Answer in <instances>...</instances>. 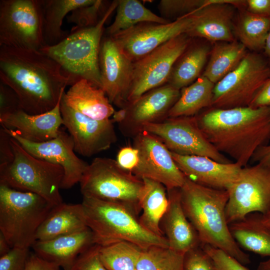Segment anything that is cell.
I'll use <instances>...</instances> for the list:
<instances>
[{
  "label": "cell",
  "instance_id": "cell-1",
  "mask_svg": "<svg viewBox=\"0 0 270 270\" xmlns=\"http://www.w3.org/2000/svg\"><path fill=\"white\" fill-rule=\"evenodd\" d=\"M77 81L40 50L0 46V82L16 92L29 114L52 109L66 87Z\"/></svg>",
  "mask_w": 270,
  "mask_h": 270
},
{
  "label": "cell",
  "instance_id": "cell-2",
  "mask_svg": "<svg viewBox=\"0 0 270 270\" xmlns=\"http://www.w3.org/2000/svg\"><path fill=\"white\" fill-rule=\"evenodd\" d=\"M270 107L214 108L196 116L200 129L214 146L242 168L256 150L270 139Z\"/></svg>",
  "mask_w": 270,
  "mask_h": 270
},
{
  "label": "cell",
  "instance_id": "cell-3",
  "mask_svg": "<svg viewBox=\"0 0 270 270\" xmlns=\"http://www.w3.org/2000/svg\"><path fill=\"white\" fill-rule=\"evenodd\" d=\"M184 212L197 232L202 245L220 249L244 265L250 262L231 234L226 218V190L197 184L186 177L180 188Z\"/></svg>",
  "mask_w": 270,
  "mask_h": 270
},
{
  "label": "cell",
  "instance_id": "cell-4",
  "mask_svg": "<svg viewBox=\"0 0 270 270\" xmlns=\"http://www.w3.org/2000/svg\"><path fill=\"white\" fill-rule=\"evenodd\" d=\"M81 204L94 244L104 246L126 242L142 250L154 246L169 247L164 236H156L145 228L138 215L124 204L86 196H82Z\"/></svg>",
  "mask_w": 270,
  "mask_h": 270
},
{
  "label": "cell",
  "instance_id": "cell-5",
  "mask_svg": "<svg viewBox=\"0 0 270 270\" xmlns=\"http://www.w3.org/2000/svg\"><path fill=\"white\" fill-rule=\"evenodd\" d=\"M118 4V0L111 2L96 26L70 32L58 44L44 46L40 50L56 61L66 74L101 88L99 56L104 26Z\"/></svg>",
  "mask_w": 270,
  "mask_h": 270
},
{
  "label": "cell",
  "instance_id": "cell-6",
  "mask_svg": "<svg viewBox=\"0 0 270 270\" xmlns=\"http://www.w3.org/2000/svg\"><path fill=\"white\" fill-rule=\"evenodd\" d=\"M54 206L36 194L0 184V232L12 248H30Z\"/></svg>",
  "mask_w": 270,
  "mask_h": 270
},
{
  "label": "cell",
  "instance_id": "cell-7",
  "mask_svg": "<svg viewBox=\"0 0 270 270\" xmlns=\"http://www.w3.org/2000/svg\"><path fill=\"white\" fill-rule=\"evenodd\" d=\"M10 144L14 158L11 162L0 166V184L36 194L54 205L63 202L60 192L63 168L34 156L12 137Z\"/></svg>",
  "mask_w": 270,
  "mask_h": 270
},
{
  "label": "cell",
  "instance_id": "cell-8",
  "mask_svg": "<svg viewBox=\"0 0 270 270\" xmlns=\"http://www.w3.org/2000/svg\"><path fill=\"white\" fill-rule=\"evenodd\" d=\"M82 196L124 204L138 215L143 180L122 168L116 160L96 158L89 164L80 182Z\"/></svg>",
  "mask_w": 270,
  "mask_h": 270
},
{
  "label": "cell",
  "instance_id": "cell-9",
  "mask_svg": "<svg viewBox=\"0 0 270 270\" xmlns=\"http://www.w3.org/2000/svg\"><path fill=\"white\" fill-rule=\"evenodd\" d=\"M43 18L42 0H0V46L40 50Z\"/></svg>",
  "mask_w": 270,
  "mask_h": 270
},
{
  "label": "cell",
  "instance_id": "cell-10",
  "mask_svg": "<svg viewBox=\"0 0 270 270\" xmlns=\"http://www.w3.org/2000/svg\"><path fill=\"white\" fill-rule=\"evenodd\" d=\"M270 76V67L259 54L247 53L239 65L215 84L212 108L248 106Z\"/></svg>",
  "mask_w": 270,
  "mask_h": 270
},
{
  "label": "cell",
  "instance_id": "cell-11",
  "mask_svg": "<svg viewBox=\"0 0 270 270\" xmlns=\"http://www.w3.org/2000/svg\"><path fill=\"white\" fill-rule=\"evenodd\" d=\"M191 42L192 38L182 34L133 62L127 105L148 91L168 84L175 62Z\"/></svg>",
  "mask_w": 270,
  "mask_h": 270
},
{
  "label": "cell",
  "instance_id": "cell-12",
  "mask_svg": "<svg viewBox=\"0 0 270 270\" xmlns=\"http://www.w3.org/2000/svg\"><path fill=\"white\" fill-rule=\"evenodd\" d=\"M226 190L228 224L252 213L266 214L270 210V168L258 164L242 168Z\"/></svg>",
  "mask_w": 270,
  "mask_h": 270
},
{
  "label": "cell",
  "instance_id": "cell-13",
  "mask_svg": "<svg viewBox=\"0 0 270 270\" xmlns=\"http://www.w3.org/2000/svg\"><path fill=\"white\" fill-rule=\"evenodd\" d=\"M143 131L158 138L172 152L182 156H206L222 163L231 161L207 140L196 116L168 118L144 126Z\"/></svg>",
  "mask_w": 270,
  "mask_h": 270
},
{
  "label": "cell",
  "instance_id": "cell-14",
  "mask_svg": "<svg viewBox=\"0 0 270 270\" xmlns=\"http://www.w3.org/2000/svg\"><path fill=\"white\" fill-rule=\"evenodd\" d=\"M139 152V162L132 172L142 179L149 178L170 190L180 188L186 176L176 166L170 151L156 136L143 131L133 138Z\"/></svg>",
  "mask_w": 270,
  "mask_h": 270
},
{
  "label": "cell",
  "instance_id": "cell-15",
  "mask_svg": "<svg viewBox=\"0 0 270 270\" xmlns=\"http://www.w3.org/2000/svg\"><path fill=\"white\" fill-rule=\"evenodd\" d=\"M192 13L164 24L141 23L111 36L134 62L170 40L186 34L192 24Z\"/></svg>",
  "mask_w": 270,
  "mask_h": 270
},
{
  "label": "cell",
  "instance_id": "cell-16",
  "mask_svg": "<svg viewBox=\"0 0 270 270\" xmlns=\"http://www.w3.org/2000/svg\"><path fill=\"white\" fill-rule=\"evenodd\" d=\"M2 128L34 156L63 168L64 176L61 189H69L80 182L89 164L75 154L74 142L69 134L60 130L56 138L35 142L24 139L12 130Z\"/></svg>",
  "mask_w": 270,
  "mask_h": 270
},
{
  "label": "cell",
  "instance_id": "cell-17",
  "mask_svg": "<svg viewBox=\"0 0 270 270\" xmlns=\"http://www.w3.org/2000/svg\"><path fill=\"white\" fill-rule=\"evenodd\" d=\"M60 112L62 124L73 140L74 152L80 155L92 156L109 149L117 141L112 118L92 119L68 106L62 98Z\"/></svg>",
  "mask_w": 270,
  "mask_h": 270
},
{
  "label": "cell",
  "instance_id": "cell-18",
  "mask_svg": "<svg viewBox=\"0 0 270 270\" xmlns=\"http://www.w3.org/2000/svg\"><path fill=\"white\" fill-rule=\"evenodd\" d=\"M180 94V90L168 84L144 93L125 106L126 118L118 124L120 132L134 138L143 132L144 126L164 120Z\"/></svg>",
  "mask_w": 270,
  "mask_h": 270
},
{
  "label": "cell",
  "instance_id": "cell-19",
  "mask_svg": "<svg viewBox=\"0 0 270 270\" xmlns=\"http://www.w3.org/2000/svg\"><path fill=\"white\" fill-rule=\"evenodd\" d=\"M101 88L112 104L120 108L127 105L133 62L120 49L111 36L102 38L99 56Z\"/></svg>",
  "mask_w": 270,
  "mask_h": 270
},
{
  "label": "cell",
  "instance_id": "cell-20",
  "mask_svg": "<svg viewBox=\"0 0 270 270\" xmlns=\"http://www.w3.org/2000/svg\"><path fill=\"white\" fill-rule=\"evenodd\" d=\"M246 0H212L192 13V24L186 34L215 42L236 41L232 32L234 6H246Z\"/></svg>",
  "mask_w": 270,
  "mask_h": 270
},
{
  "label": "cell",
  "instance_id": "cell-21",
  "mask_svg": "<svg viewBox=\"0 0 270 270\" xmlns=\"http://www.w3.org/2000/svg\"><path fill=\"white\" fill-rule=\"evenodd\" d=\"M171 153L176 166L187 178L216 189L227 190L237 179L242 168L236 162L222 163L206 156Z\"/></svg>",
  "mask_w": 270,
  "mask_h": 270
},
{
  "label": "cell",
  "instance_id": "cell-22",
  "mask_svg": "<svg viewBox=\"0 0 270 270\" xmlns=\"http://www.w3.org/2000/svg\"><path fill=\"white\" fill-rule=\"evenodd\" d=\"M62 96L56 106L47 112L30 114L19 110L0 116V124L30 142H41L54 138L58 136L63 124L60 112Z\"/></svg>",
  "mask_w": 270,
  "mask_h": 270
},
{
  "label": "cell",
  "instance_id": "cell-23",
  "mask_svg": "<svg viewBox=\"0 0 270 270\" xmlns=\"http://www.w3.org/2000/svg\"><path fill=\"white\" fill-rule=\"evenodd\" d=\"M168 206L160 226L172 250L185 254L201 246L196 230L187 218L182 204L180 188L167 190Z\"/></svg>",
  "mask_w": 270,
  "mask_h": 270
},
{
  "label": "cell",
  "instance_id": "cell-24",
  "mask_svg": "<svg viewBox=\"0 0 270 270\" xmlns=\"http://www.w3.org/2000/svg\"><path fill=\"white\" fill-rule=\"evenodd\" d=\"M94 244L91 230L87 228L46 240H36L32 248L42 259L64 270H72L78 256Z\"/></svg>",
  "mask_w": 270,
  "mask_h": 270
},
{
  "label": "cell",
  "instance_id": "cell-25",
  "mask_svg": "<svg viewBox=\"0 0 270 270\" xmlns=\"http://www.w3.org/2000/svg\"><path fill=\"white\" fill-rule=\"evenodd\" d=\"M62 100L70 108L92 119H110L115 110L104 90L81 78L64 92Z\"/></svg>",
  "mask_w": 270,
  "mask_h": 270
},
{
  "label": "cell",
  "instance_id": "cell-26",
  "mask_svg": "<svg viewBox=\"0 0 270 270\" xmlns=\"http://www.w3.org/2000/svg\"><path fill=\"white\" fill-rule=\"evenodd\" d=\"M88 228L82 204L62 202L54 206L42 223L36 234V240H46Z\"/></svg>",
  "mask_w": 270,
  "mask_h": 270
},
{
  "label": "cell",
  "instance_id": "cell-27",
  "mask_svg": "<svg viewBox=\"0 0 270 270\" xmlns=\"http://www.w3.org/2000/svg\"><path fill=\"white\" fill-rule=\"evenodd\" d=\"M232 236L245 250L270 258V227L262 220V214L252 213L229 224Z\"/></svg>",
  "mask_w": 270,
  "mask_h": 270
},
{
  "label": "cell",
  "instance_id": "cell-28",
  "mask_svg": "<svg viewBox=\"0 0 270 270\" xmlns=\"http://www.w3.org/2000/svg\"><path fill=\"white\" fill-rule=\"evenodd\" d=\"M142 180L144 186L140 198L142 214L140 222L152 233L164 236L160 224L168 206L167 190L158 182L146 178Z\"/></svg>",
  "mask_w": 270,
  "mask_h": 270
},
{
  "label": "cell",
  "instance_id": "cell-29",
  "mask_svg": "<svg viewBox=\"0 0 270 270\" xmlns=\"http://www.w3.org/2000/svg\"><path fill=\"white\" fill-rule=\"evenodd\" d=\"M96 0H42L44 46L56 44L69 34L62 29L64 18L76 8L94 4Z\"/></svg>",
  "mask_w": 270,
  "mask_h": 270
},
{
  "label": "cell",
  "instance_id": "cell-30",
  "mask_svg": "<svg viewBox=\"0 0 270 270\" xmlns=\"http://www.w3.org/2000/svg\"><path fill=\"white\" fill-rule=\"evenodd\" d=\"M215 84L202 76L180 90L179 98L170 110L168 118L192 116L212 107Z\"/></svg>",
  "mask_w": 270,
  "mask_h": 270
},
{
  "label": "cell",
  "instance_id": "cell-31",
  "mask_svg": "<svg viewBox=\"0 0 270 270\" xmlns=\"http://www.w3.org/2000/svg\"><path fill=\"white\" fill-rule=\"evenodd\" d=\"M208 54L206 46L192 42L175 62L168 84L181 90L194 82L200 78Z\"/></svg>",
  "mask_w": 270,
  "mask_h": 270
},
{
  "label": "cell",
  "instance_id": "cell-32",
  "mask_svg": "<svg viewBox=\"0 0 270 270\" xmlns=\"http://www.w3.org/2000/svg\"><path fill=\"white\" fill-rule=\"evenodd\" d=\"M246 48L236 41L216 42L202 76L216 84L239 65L247 54Z\"/></svg>",
  "mask_w": 270,
  "mask_h": 270
},
{
  "label": "cell",
  "instance_id": "cell-33",
  "mask_svg": "<svg viewBox=\"0 0 270 270\" xmlns=\"http://www.w3.org/2000/svg\"><path fill=\"white\" fill-rule=\"evenodd\" d=\"M116 10L115 19L106 29V36H114L141 23L164 24L171 22L156 15L138 0H118Z\"/></svg>",
  "mask_w": 270,
  "mask_h": 270
},
{
  "label": "cell",
  "instance_id": "cell-34",
  "mask_svg": "<svg viewBox=\"0 0 270 270\" xmlns=\"http://www.w3.org/2000/svg\"><path fill=\"white\" fill-rule=\"evenodd\" d=\"M234 30L240 42L246 48L260 50L264 48L270 31V18L244 12L239 18Z\"/></svg>",
  "mask_w": 270,
  "mask_h": 270
},
{
  "label": "cell",
  "instance_id": "cell-35",
  "mask_svg": "<svg viewBox=\"0 0 270 270\" xmlns=\"http://www.w3.org/2000/svg\"><path fill=\"white\" fill-rule=\"evenodd\" d=\"M184 254L169 247L152 246L142 250L136 268L138 270H184Z\"/></svg>",
  "mask_w": 270,
  "mask_h": 270
},
{
  "label": "cell",
  "instance_id": "cell-36",
  "mask_svg": "<svg viewBox=\"0 0 270 270\" xmlns=\"http://www.w3.org/2000/svg\"><path fill=\"white\" fill-rule=\"evenodd\" d=\"M142 250L136 244L120 242L100 246V253L108 270H138L136 264Z\"/></svg>",
  "mask_w": 270,
  "mask_h": 270
},
{
  "label": "cell",
  "instance_id": "cell-37",
  "mask_svg": "<svg viewBox=\"0 0 270 270\" xmlns=\"http://www.w3.org/2000/svg\"><path fill=\"white\" fill-rule=\"evenodd\" d=\"M106 2L96 0L92 4L76 8L71 12L66 17L67 22L76 26L70 32L96 26L108 8H106Z\"/></svg>",
  "mask_w": 270,
  "mask_h": 270
},
{
  "label": "cell",
  "instance_id": "cell-38",
  "mask_svg": "<svg viewBox=\"0 0 270 270\" xmlns=\"http://www.w3.org/2000/svg\"><path fill=\"white\" fill-rule=\"evenodd\" d=\"M212 3V0H162L158 8L162 18L176 20Z\"/></svg>",
  "mask_w": 270,
  "mask_h": 270
},
{
  "label": "cell",
  "instance_id": "cell-39",
  "mask_svg": "<svg viewBox=\"0 0 270 270\" xmlns=\"http://www.w3.org/2000/svg\"><path fill=\"white\" fill-rule=\"evenodd\" d=\"M184 270H216L214 262L202 246L192 248L184 254Z\"/></svg>",
  "mask_w": 270,
  "mask_h": 270
},
{
  "label": "cell",
  "instance_id": "cell-40",
  "mask_svg": "<svg viewBox=\"0 0 270 270\" xmlns=\"http://www.w3.org/2000/svg\"><path fill=\"white\" fill-rule=\"evenodd\" d=\"M100 246L94 244L78 258L72 270H108L100 256Z\"/></svg>",
  "mask_w": 270,
  "mask_h": 270
},
{
  "label": "cell",
  "instance_id": "cell-41",
  "mask_svg": "<svg viewBox=\"0 0 270 270\" xmlns=\"http://www.w3.org/2000/svg\"><path fill=\"white\" fill-rule=\"evenodd\" d=\"M30 254L29 248H12L0 256V270H25Z\"/></svg>",
  "mask_w": 270,
  "mask_h": 270
},
{
  "label": "cell",
  "instance_id": "cell-42",
  "mask_svg": "<svg viewBox=\"0 0 270 270\" xmlns=\"http://www.w3.org/2000/svg\"><path fill=\"white\" fill-rule=\"evenodd\" d=\"M213 260L216 270H249L224 252L208 244L202 246Z\"/></svg>",
  "mask_w": 270,
  "mask_h": 270
},
{
  "label": "cell",
  "instance_id": "cell-43",
  "mask_svg": "<svg viewBox=\"0 0 270 270\" xmlns=\"http://www.w3.org/2000/svg\"><path fill=\"white\" fill-rule=\"evenodd\" d=\"M19 110L22 109L16 92L9 86L0 82V116Z\"/></svg>",
  "mask_w": 270,
  "mask_h": 270
},
{
  "label": "cell",
  "instance_id": "cell-44",
  "mask_svg": "<svg viewBox=\"0 0 270 270\" xmlns=\"http://www.w3.org/2000/svg\"><path fill=\"white\" fill-rule=\"evenodd\" d=\"M139 159L138 150L134 146H126L118 150L116 160L122 168L132 172L137 166Z\"/></svg>",
  "mask_w": 270,
  "mask_h": 270
},
{
  "label": "cell",
  "instance_id": "cell-45",
  "mask_svg": "<svg viewBox=\"0 0 270 270\" xmlns=\"http://www.w3.org/2000/svg\"><path fill=\"white\" fill-rule=\"evenodd\" d=\"M11 136L1 127L0 129V166L11 162L14 158L10 144Z\"/></svg>",
  "mask_w": 270,
  "mask_h": 270
},
{
  "label": "cell",
  "instance_id": "cell-46",
  "mask_svg": "<svg viewBox=\"0 0 270 270\" xmlns=\"http://www.w3.org/2000/svg\"><path fill=\"white\" fill-rule=\"evenodd\" d=\"M248 106L254 108L270 107V76L256 92Z\"/></svg>",
  "mask_w": 270,
  "mask_h": 270
},
{
  "label": "cell",
  "instance_id": "cell-47",
  "mask_svg": "<svg viewBox=\"0 0 270 270\" xmlns=\"http://www.w3.org/2000/svg\"><path fill=\"white\" fill-rule=\"evenodd\" d=\"M58 264L46 261L34 253L30 254L25 270H60Z\"/></svg>",
  "mask_w": 270,
  "mask_h": 270
},
{
  "label": "cell",
  "instance_id": "cell-48",
  "mask_svg": "<svg viewBox=\"0 0 270 270\" xmlns=\"http://www.w3.org/2000/svg\"><path fill=\"white\" fill-rule=\"evenodd\" d=\"M246 6L250 12L270 18V0H248Z\"/></svg>",
  "mask_w": 270,
  "mask_h": 270
},
{
  "label": "cell",
  "instance_id": "cell-49",
  "mask_svg": "<svg viewBox=\"0 0 270 270\" xmlns=\"http://www.w3.org/2000/svg\"><path fill=\"white\" fill-rule=\"evenodd\" d=\"M250 162L270 168V144H264L260 146Z\"/></svg>",
  "mask_w": 270,
  "mask_h": 270
},
{
  "label": "cell",
  "instance_id": "cell-50",
  "mask_svg": "<svg viewBox=\"0 0 270 270\" xmlns=\"http://www.w3.org/2000/svg\"><path fill=\"white\" fill-rule=\"evenodd\" d=\"M126 110L125 107L120 108L118 110H115L112 120L114 122H116L118 124L122 123L126 118Z\"/></svg>",
  "mask_w": 270,
  "mask_h": 270
},
{
  "label": "cell",
  "instance_id": "cell-51",
  "mask_svg": "<svg viewBox=\"0 0 270 270\" xmlns=\"http://www.w3.org/2000/svg\"><path fill=\"white\" fill-rule=\"evenodd\" d=\"M11 248L6 238L0 232V256L8 253Z\"/></svg>",
  "mask_w": 270,
  "mask_h": 270
},
{
  "label": "cell",
  "instance_id": "cell-52",
  "mask_svg": "<svg viewBox=\"0 0 270 270\" xmlns=\"http://www.w3.org/2000/svg\"><path fill=\"white\" fill-rule=\"evenodd\" d=\"M256 270H270V258L259 263Z\"/></svg>",
  "mask_w": 270,
  "mask_h": 270
},
{
  "label": "cell",
  "instance_id": "cell-53",
  "mask_svg": "<svg viewBox=\"0 0 270 270\" xmlns=\"http://www.w3.org/2000/svg\"><path fill=\"white\" fill-rule=\"evenodd\" d=\"M264 49L266 56L270 59V31L267 36Z\"/></svg>",
  "mask_w": 270,
  "mask_h": 270
},
{
  "label": "cell",
  "instance_id": "cell-54",
  "mask_svg": "<svg viewBox=\"0 0 270 270\" xmlns=\"http://www.w3.org/2000/svg\"><path fill=\"white\" fill-rule=\"evenodd\" d=\"M262 220L264 222L270 227V210L266 214L262 215Z\"/></svg>",
  "mask_w": 270,
  "mask_h": 270
},
{
  "label": "cell",
  "instance_id": "cell-55",
  "mask_svg": "<svg viewBox=\"0 0 270 270\" xmlns=\"http://www.w3.org/2000/svg\"></svg>",
  "mask_w": 270,
  "mask_h": 270
}]
</instances>
